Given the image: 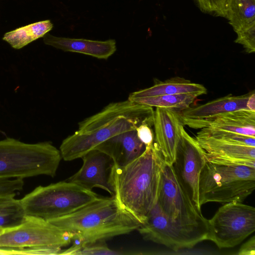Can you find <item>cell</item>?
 <instances>
[{"label": "cell", "instance_id": "cell-20", "mask_svg": "<svg viewBox=\"0 0 255 255\" xmlns=\"http://www.w3.org/2000/svg\"><path fill=\"white\" fill-rule=\"evenodd\" d=\"M53 28L49 20L35 22L19 27L4 34L2 39L16 49H20L30 42L43 37Z\"/></svg>", "mask_w": 255, "mask_h": 255}, {"label": "cell", "instance_id": "cell-9", "mask_svg": "<svg viewBox=\"0 0 255 255\" xmlns=\"http://www.w3.org/2000/svg\"><path fill=\"white\" fill-rule=\"evenodd\" d=\"M157 202L164 214L181 225L208 227V220L197 209L179 181L173 165L165 163Z\"/></svg>", "mask_w": 255, "mask_h": 255}, {"label": "cell", "instance_id": "cell-6", "mask_svg": "<svg viewBox=\"0 0 255 255\" xmlns=\"http://www.w3.org/2000/svg\"><path fill=\"white\" fill-rule=\"evenodd\" d=\"M101 197L65 180L38 186L20 200L26 215L48 221L70 214Z\"/></svg>", "mask_w": 255, "mask_h": 255}, {"label": "cell", "instance_id": "cell-27", "mask_svg": "<svg viewBox=\"0 0 255 255\" xmlns=\"http://www.w3.org/2000/svg\"><path fill=\"white\" fill-rule=\"evenodd\" d=\"M236 32L237 37L235 42L241 44L248 53H254L255 52V21Z\"/></svg>", "mask_w": 255, "mask_h": 255}, {"label": "cell", "instance_id": "cell-15", "mask_svg": "<svg viewBox=\"0 0 255 255\" xmlns=\"http://www.w3.org/2000/svg\"><path fill=\"white\" fill-rule=\"evenodd\" d=\"M254 91L240 96L230 94L202 105L190 106L178 113L181 123L184 126L190 123L206 120L229 112L242 109L251 110L249 100Z\"/></svg>", "mask_w": 255, "mask_h": 255}, {"label": "cell", "instance_id": "cell-12", "mask_svg": "<svg viewBox=\"0 0 255 255\" xmlns=\"http://www.w3.org/2000/svg\"><path fill=\"white\" fill-rule=\"evenodd\" d=\"M81 158L82 167L66 181L90 190L94 188H100L114 196L107 174L113 164L111 158L96 149L90 151Z\"/></svg>", "mask_w": 255, "mask_h": 255}, {"label": "cell", "instance_id": "cell-17", "mask_svg": "<svg viewBox=\"0 0 255 255\" xmlns=\"http://www.w3.org/2000/svg\"><path fill=\"white\" fill-rule=\"evenodd\" d=\"M145 147L134 129L116 135L103 142L95 149L108 155L113 164L122 166L140 155Z\"/></svg>", "mask_w": 255, "mask_h": 255}, {"label": "cell", "instance_id": "cell-4", "mask_svg": "<svg viewBox=\"0 0 255 255\" xmlns=\"http://www.w3.org/2000/svg\"><path fill=\"white\" fill-rule=\"evenodd\" d=\"M62 159L49 141L28 143L6 137L0 140V179L54 177Z\"/></svg>", "mask_w": 255, "mask_h": 255}, {"label": "cell", "instance_id": "cell-7", "mask_svg": "<svg viewBox=\"0 0 255 255\" xmlns=\"http://www.w3.org/2000/svg\"><path fill=\"white\" fill-rule=\"evenodd\" d=\"M255 231V208L241 202H231L208 220L207 240L214 242L219 249L233 248Z\"/></svg>", "mask_w": 255, "mask_h": 255}, {"label": "cell", "instance_id": "cell-8", "mask_svg": "<svg viewBox=\"0 0 255 255\" xmlns=\"http://www.w3.org/2000/svg\"><path fill=\"white\" fill-rule=\"evenodd\" d=\"M137 230L144 240L175 251L192 248L207 240L208 234L207 226L181 225L172 222L162 212L157 202Z\"/></svg>", "mask_w": 255, "mask_h": 255}, {"label": "cell", "instance_id": "cell-10", "mask_svg": "<svg viewBox=\"0 0 255 255\" xmlns=\"http://www.w3.org/2000/svg\"><path fill=\"white\" fill-rule=\"evenodd\" d=\"M72 241L71 234L47 220L26 215L20 225L0 234V248H62Z\"/></svg>", "mask_w": 255, "mask_h": 255}, {"label": "cell", "instance_id": "cell-11", "mask_svg": "<svg viewBox=\"0 0 255 255\" xmlns=\"http://www.w3.org/2000/svg\"><path fill=\"white\" fill-rule=\"evenodd\" d=\"M177 149L173 168L181 185L199 210V181L201 171L207 160L206 152L196 138L190 136L183 126Z\"/></svg>", "mask_w": 255, "mask_h": 255}, {"label": "cell", "instance_id": "cell-25", "mask_svg": "<svg viewBox=\"0 0 255 255\" xmlns=\"http://www.w3.org/2000/svg\"><path fill=\"white\" fill-rule=\"evenodd\" d=\"M198 134L233 143L255 147V137L238 133L203 128Z\"/></svg>", "mask_w": 255, "mask_h": 255}, {"label": "cell", "instance_id": "cell-3", "mask_svg": "<svg viewBox=\"0 0 255 255\" xmlns=\"http://www.w3.org/2000/svg\"><path fill=\"white\" fill-rule=\"evenodd\" d=\"M48 221L71 234L74 244L82 245L128 234L141 225L114 196L101 197L70 214Z\"/></svg>", "mask_w": 255, "mask_h": 255}, {"label": "cell", "instance_id": "cell-24", "mask_svg": "<svg viewBox=\"0 0 255 255\" xmlns=\"http://www.w3.org/2000/svg\"><path fill=\"white\" fill-rule=\"evenodd\" d=\"M104 242H97L86 245H73L69 248L63 250L61 255H124L126 253L112 250Z\"/></svg>", "mask_w": 255, "mask_h": 255}, {"label": "cell", "instance_id": "cell-2", "mask_svg": "<svg viewBox=\"0 0 255 255\" xmlns=\"http://www.w3.org/2000/svg\"><path fill=\"white\" fill-rule=\"evenodd\" d=\"M153 108L128 100L109 104L99 113L78 123V128L60 146L62 158H82L96 146L122 132L146 124L153 126Z\"/></svg>", "mask_w": 255, "mask_h": 255}, {"label": "cell", "instance_id": "cell-5", "mask_svg": "<svg viewBox=\"0 0 255 255\" xmlns=\"http://www.w3.org/2000/svg\"><path fill=\"white\" fill-rule=\"evenodd\" d=\"M255 189V167L207 159L199 177V204L243 202Z\"/></svg>", "mask_w": 255, "mask_h": 255}, {"label": "cell", "instance_id": "cell-22", "mask_svg": "<svg viewBox=\"0 0 255 255\" xmlns=\"http://www.w3.org/2000/svg\"><path fill=\"white\" fill-rule=\"evenodd\" d=\"M16 195L0 196V229L4 230L20 225L26 214L20 199Z\"/></svg>", "mask_w": 255, "mask_h": 255}, {"label": "cell", "instance_id": "cell-32", "mask_svg": "<svg viewBox=\"0 0 255 255\" xmlns=\"http://www.w3.org/2000/svg\"><path fill=\"white\" fill-rule=\"evenodd\" d=\"M3 231V230L0 229V234Z\"/></svg>", "mask_w": 255, "mask_h": 255}, {"label": "cell", "instance_id": "cell-30", "mask_svg": "<svg viewBox=\"0 0 255 255\" xmlns=\"http://www.w3.org/2000/svg\"><path fill=\"white\" fill-rule=\"evenodd\" d=\"M135 130L138 138L145 146L153 143L154 135L151 126L142 124L138 127Z\"/></svg>", "mask_w": 255, "mask_h": 255}, {"label": "cell", "instance_id": "cell-14", "mask_svg": "<svg viewBox=\"0 0 255 255\" xmlns=\"http://www.w3.org/2000/svg\"><path fill=\"white\" fill-rule=\"evenodd\" d=\"M196 138L205 151L207 160L255 167V147L225 142L198 133Z\"/></svg>", "mask_w": 255, "mask_h": 255}, {"label": "cell", "instance_id": "cell-18", "mask_svg": "<svg viewBox=\"0 0 255 255\" xmlns=\"http://www.w3.org/2000/svg\"><path fill=\"white\" fill-rule=\"evenodd\" d=\"M44 43L66 52H77L100 59H107L116 51L114 39L106 41L71 38L53 36L49 33L43 37Z\"/></svg>", "mask_w": 255, "mask_h": 255}, {"label": "cell", "instance_id": "cell-1", "mask_svg": "<svg viewBox=\"0 0 255 255\" xmlns=\"http://www.w3.org/2000/svg\"><path fill=\"white\" fill-rule=\"evenodd\" d=\"M165 162L156 143L125 166L112 164L109 181L120 205L141 224L156 204Z\"/></svg>", "mask_w": 255, "mask_h": 255}, {"label": "cell", "instance_id": "cell-16", "mask_svg": "<svg viewBox=\"0 0 255 255\" xmlns=\"http://www.w3.org/2000/svg\"><path fill=\"white\" fill-rule=\"evenodd\" d=\"M186 125L194 129L208 128L255 137V111L236 110Z\"/></svg>", "mask_w": 255, "mask_h": 255}, {"label": "cell", "instance_id": "cell-31", "mask_svg": "<svg viewBox=\"0 0 255 255\" xmlns=\"http://www.w3.org/2000/svg\"><path fill=\"white\" fill-rule=\"evenodd\" d=\"M238 255H255V237L253 236L240 248Z\"/></svg>", "mask_w": 255, "mask_h": 255}, {"label": "cell", "instance_id": "cell-28", "mask_svg": "<svg viewBox=\"0 0 255 255\" xmlns=\"http://www.w3.org/2000/svg\"><path fill=\"white\" fill-rule=\"evenodd\" d=\"M199 8L204 12L224 17L227 0H196Z\"/></svg>", "mask_w": 255, "mask_h": 255}, {"label": "cell", "instance_id": "cell-21", "mask_svg": "<svg viewBox=\"0 0 255 255\" xmlns=\"http://www.w3.org/2000/svg\"><path fill=\"white\" fill-rule=\"evenodd\" d=\"M224 17L235 32L255 21V0H227Z\"/></svg>", "mask_w": 255, "mask_h": 255}, {"label": "cell", "instance_id": "cell-19", "mask_svg": "<svg viewBox=\"0 0 255 255\" xmlns=\"http://www.w3.org/2000/svg\"><path fill=\"white\" fill-rule=\"evenodd\" d=\"M207 93V90L203 85L175 77L163 81L155 79L153 86L129 94L128 100L176 94H192L198 97Z\"/></svg>", "mask_w": 255, "mask_h": 255}, {"label": "cell", "instance_id": "cell-29", "mask_svg": "<svg viewBox=\"0 0 255 255\" xmlns=\"http://www.w3.org/2000/svg\"><path fill=\"white\" fill-rule=\"evenodd\" d=\"M23 186V179H0V196L16 195L22 190Z\"/></svg>", "mask_w": 255, "mask_h": 255}, {"label": "cell", "instance_id": "cell-23", "mask_svg": "<svg viewBox=\"0 0 255 255\" xmlns=\"http://www.w3.org/2000/svg\"><path fill=\"white\" fill-rule=\"evenodd\" d=\"M197 97L192 94L164 95L135 98L129 101L151 107L168 109L179 113L189 107Z\"/></svg>", "mask_w": 255, "mask_h": 255}, {"label": "cell", "instance_id": "cell-13", "mask_svg": "<svg viewBox=\"0 0 255 255\" xmlns=\"http://www.w3.org/2000/svg\"><path fill=\"white\" fill-rule=\"evenodd\" d=\"M183 126L178 112L156 107L154 111L153 127L155 142L165 162L173 165L181 138Z\"/></svg>", "mask_w": 255, "mask_h": 255}, {"label": "cell", "instance_id": "cell-26", "mask_svg": "<svg viewBox=\"0 0 255 255\" xmlns=\"http://www.w3.org/2000/svg\"><path fill=\"white\" fill-rule=\"evenodd\" d=\"M62 248H0V255H61Z\"/></svg>", "mask_w": 255, "mask_h": 255}]
</instances>
